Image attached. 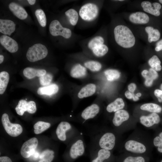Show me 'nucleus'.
<instances>
[{
	"label": "nucleus",
	"mask_w": 162,
	"mask_h": 162,
	"mask_svg": "<svg viewBox=\"0 0 162 162\" xmlns=\"http://www.w3.org/2000/svg\"><path fill=\"white\" fill-rule=\"evenodd\" d=\"M124 147L126 151L136 154L144 153L147 149L146 145L142 141L132 139L125 142Z\"/></svg>",
	"instance_id": "nucleus-10"
},
{
	"label": "nucleus",
	"mask_w": 162,
	"mask_h": 162,
	"mask_svg": "<svg viewBox=\"0 0 162 162\" xmlns=\"http://www.w3.org/2000/svg\"><path fill=\"white\" fill-rule=\"evenodd\" d=\"M148 63L151 68L156 71H160L162 69L161 62L156 55L153 56L148 60Z\"/></svg>",
	"instance_id": "nucleus-33"
},
{
	"label": "nucleus",
	"mask_w": 162,
	"mask_h": 162,
	"mask_svg": "<svg viewBox=\"0 0 162 162\" xmlns=\"http://www.w3.org/2000/svg\"><path fill=\"white\" fill-rule=\"evenodd\" d=\"M65 15L69 18L70 24L75 26L76 25L79 18L78 14L75 10L70 9L65 12Z\"/></svg>",
	"instance_id": "nucleus-32"
},
{
	"label": "nucleus",
	"mask_w": 162,
	"mask_h": 162,
	"mask_svg": "<svg viewBox=\"0 0 162 162\" xmlns=\"http://www.w3.org/2000/svg\"><path fill=\"white\" fill-rule=\"evenodd\" d=\"M16 25L8 20H0V32L5 35H10L15 29Z\"/></svg>",
	"instance_id": "nucleus-18"
},
{
	"label": "nucleus",
	"mask_w": 162,
	"mask_h": 162,
	"mask_svg": "<svg viewBox=\"0 0 162 162\" xmlns=\"http://www.w3.org/2000/svg\"><path fill=\"white\" fill-rule=\"evenodd\" d=\"M9 8L14 14L20 20H24L27 17L28 14L25 9L21 6L12 2L9 5Z\"/></svg>",
	"instance_id": "nucleus-20"
},
{
	"label": "nucleus",
	"mask_w": 162,
	"mask_h": 162,
	"mask_svg": "<svg viewBox=\"0 0 162 162\" xmlns=\"http://www.w3.org/2000/svg\"><path fill=\"white\" fill-rule=\"evenodd\" d=\"M9 80V74L5 71L0 73V94H3L5 91Z\"/></svg>",
	"instance_id": "nucleus-28"
},
{
	"label": "nucleus",
	"mask_w": 162,
	"mask_h": 162,
	"mask_svg": "<svg viewBox=\"0 0 162 162\" xmlns=\"http://www.w3.org/2000/svg\"><path fill=\"white\" fill-rule=\"evenodd\" d=\"M132 98L133 100L134 101H137L139 99L138 97H137L136 95H135V94H134V95Z\"/></svg>",
	"instance_id": "nucleus-48"
},
{
	"label": "nucleus",
	"mask_w": 162,
	"mask_h": 162,
	"mask_svg": "<svg viewBox=\"0 0 162 162\" xmlns=\"http://www.w3.org/2000/svg\"><path fill=\"white\" fill-rule=\"evenodd\" d=\"M159 1L160 2V3L162 4V0H159Z\"/></svg>",
	"instance_id": "nucleus-52"
},
{
	"label": "nucleus",
	"mask_w": 162,
	"mask_h": 162,
	"mask_svg": "<svg viewBox=\"0 0 162 162\" xmlns=\"http://www.w3.org/2000/svg\"><path fill=\"white\" fill-rule=\"evenodd\" d=\"M140 109L152 113H160L162 110V107L159 105L153 103L144 104L140 107Z\"/></svg>",
	"instance_id": "nucleus-30"
},
{
	"label": "nucleus",
	"mask_w": 162,
	"mask_h": 162,
	"mask_svg": "<svg viewBox=\"0 0 162 162\" xmlns=\"http://www.w3.org/2000/svg\"><path fill=\"white\" fill-rule=\"evenodd\" d=\"M96 86L93 84H89L83 87L79 91L78 96L80 98H83L92 96L95 92Z\"/></svg>",
	"instance_id": "nucleus-23"
},
{
	"label": "nucleus",
	"mask_w": 162,
	"mask_h": 162,
	"mask_svg": "<svg viewBox=\"0 0 162 162\" xmlns=\"http://www.w3.org/2000/svg\"><path fill=\"white\" fill-rule=\"evenodd\" d=\"M136 86L135 84L131 83L128 86V91L130 92L133 93L136 89Z\"/></svg>",
	"instance_id": "nucleus-44"
},
{
	"label": "nucleus",
	"mask_w": 162,
	"mask_h": 162,
	"mask_svg": "<svg viewBox=\"0 0 162 162\" xmlns=\"http://www.w3.org/2000/svg\"><path fill=\"white\" fill-rule=\"evenodd\" d=\"M58 90V86L56 84H52L50 86L39 88L37 91V93L40 95H51L57 92Z\"/></svg>",
	"instance_id": "nucleus-25"
},
{
	"label": "nucleus",
	"mask_w": 162,
	"mask_h": 162,
	"mask_svg": "<svg viewBox=\"0 0 162 162\" xmlns=\"http://www.w3.org/2000/svg\"><path fill=\"white\" fill-rule=\"evenodd\" d=\"M124 106L125 104L122 98H118L109 104L106 107V110L110 113L115 112L122 109Z\"/></svg>",
	"instance_id": "nucleus-24"
},
{
	"label": "nucleus",
	"mask_w": 162,
	"mask_h": 162,
	"mask_svg": "<svg viewBox=\"0 0 162 162\" xmlns=\"http://www.w3.org/2000/svg\"><path fill=\"white\" fill-rule=\"evenodd\" d=\"M93 53L96 56L101 57L104 56L108 52V48L104 44L98 46L92 50Z\"/></svg>",
	"instance_id": "nucleus-35"
},
{
	"label": "nucleus",
	"mask_w": 162,
	"mask_h": 162,
	"mask_svg": "<svg viewBox=\"0 0 162 162\" xmlns=\"http://www.w3.org/2000/svg\"><path fill=\"white\" fill-rule=\"evenodd\" d=\"M140 121L141 124L144 126L149 128L155 124H158L160 121V118L156 113H152L147 116H141Z\"/></svg>",
	"instance_id": "nucleus-17"
},
{
	"label": "nucleus",
	"mask_w": 162,
	"mask_h": 162,
	"mask_svg": "<svg viewBox=\"0 0 162 162\" xmlns=\"http://www.w3.org/2000/svg\"><path fill=\"white\" fill-rule=\"evenodd\" d=\"M136 95L138 97H140L141 96V94L140 93H138L136 94Z\"/></svg>",
	"instance_id": "nucleus-50"
},
{
	"label": "nucleus",
	"mask_w": 162,
	"mask_h": 162,
	"mask_svg": "<svg viewBox=\"0 0 162 162\" xmlns=\"http://www.w3.org/2000/svg\"><path fill=\"white\" fill-rule=\"evenodd\" d=\"M55 157V152L53 150L46 149L43 151L40 154L38 162H52Z\"/></svg>",
	"instance_id": "nucleus-29"
},
{
	"label": "nucleus",
	"mask_w": 162,
	"mask_h": 162,
	"mask_svg": "<svg viewBox=\"0 0 162 162\" xmlns=\"http://www.w3.org/2000/svg\"><path fill=\"white\" fill-rule=\"evenodd\" d=\"M69 144L66 156L67 160L68 162H74L85 153L86 145L82 134L80 132Z\"/></svg>",
	"instance_id": "nucleus-2"
},
{
	"label": "nucleus",
	"mask_w": 162,
	"mask_h": 162,
	"mask_svg": "<svg viewBox=\"0 0 162 162\" xmlns=\"http://www.w3.org/2000/svg\"><path fill=\"white\" fill-rule=\"evenodd\" d=\"M155 96L158 98L160 102H162V91L159 89H156L154 92Z\"/></svg>",
	"instance_id": "nucleus-42"
},
{
	"label": "nucleus",
	"mask_w": 162,
	"mask_h": 162,
	"mask_svg": "<svg viewBox=\"0 0 162 162\" xmlns=\"http://www.w3.org/2000/svg\"><path fill=\"white\" fill-rule=\"evenodd\" d=\"M141 74L146 79L145 84L148 87L151 86L153 80L157 79L158 76L157 71L152 68L149 69V71L146 70H143Z\"/></svg>",
	"instance_id": "nucleus-21"
},
{
	"label": "nucleus",
	"mask_w": 162,
	"mask_h": 162,
	"mask_svg": "<svg viewBox=\"0 0 162 162\" xmlns=\"http://www.w3.org/2000/svg\"><path fill=\"white\" fill-rule=\"evenodd\" d=\"M100 111V107L96 104H92L86 108L80 114L81 122L83 123L86 121L95 117Z\"/></svg>",
	"instance_id": "nucleus-14"
},
{
	"label": "nucleus",
	"mask_w": 162,
	"mask_h": 162,
	"mask_svg": "<svg viewBox=\"0 0 162 162\" xmlns=\"http://www.w3.org/2000/svg\"><path fill=\"white\" fill-rule=\"evenodd\" d=\"M4 59V56L2 55H0V64H1L3 61Z\"/></svg>",
	"instance_id": "nucleus-49"
},
{
	"label": "nucleus",
	"mask_w": 162,
	"mask_h": 162,
	"mask_svg": "<svg viewBox=\"0 0 162 162\" xmlns=\"http://www.w3.org/2000/svg\"><path fill=\"white\" fill-rule=\"evenodd\" d=\"M49 31L51 34L54 36H61L66 38H69L72 33L69 28L63 27L60 23L57 20H53L49 26Z\"/></svg>",
	"instance_id": "nucleus-9"
},
{
	"label": "nucleus",
	"mask_w": 162,
	"mask_h": 162,
	"mask_svg": "<svg viewBox=\"0 0 162 162\" xmlns=\"http://www.w3.org/2000/svg\"><path fill=\"white\" fill-rule=\"evenodd\" d=\"M50 125L49 123L38 121L34 125V132L35 134H40L49 128Z\"/></svg>",
	"instance_id": "nucleus-31"
},
{
	"label": "nucleus",
	"mask_w": 162,
	"mask_h": 162,
	"mask_svg": "<svg viewBox=\"0 0 162 162\" xmlns=\"http://www.w3.org/2000/svg\"><path fill=\"white\" fill-rule=\"evenodd\" d=\"M0 162H12L10 159L7 156H1L0 157Z\"/></svg>",
	"instance_id": "nucleus-45"
},
{
	"label": "nucleus",
	"mask_w": 162,
	"mask_h": 162,
	"mask_svg": "<svg viewBox=\"0 0 162 162\" xmlns=\"http://www.w3.org/2000/svg\"><path fill=\"white\" fill-rule=\"evenodd\" d=\"M28 2L31 5L34 4L36 0H28Z\"/></svg>",
	"instance_id": "nucleus-47"
},
{
	"label": "nucleus",
	"mask_w": 162,
	"mask_h": 162,
	"mask_svg": "<svg viewBox=\"0 0 162 162\" xmlns=\"http://www.w3.org/2000/svg\"><path fill=\"white\" fill-rule=\"evenodd\" d=\"M134 94L129 91H127L125 93V95L128 99L132 98Z\"/></svg>",
	"instance_id": "nucleus-46"
},
{
	"label": "nucleus",
	"mask_w": 162,
	"mask_h": 162,
	"mask_svg": "<svg viewBox=\"0 0 162 162\" xmlns=\"http://www.w3.org/2000/svg\"><path fill=\"white\" fill-rule=\"evenodd\" d=\"M35 15L40 25L42 27L46 26V20L44 11L41 9H38L35 12Z\"/></svg>",
	"instance_id": "nucleus-36"
},
{
	"label": "nucleus",
	"mask_w": 162,
	"mask_h": 162,
	"mask_svg": "<svg viewBox=\"0 0 162 162\" xmlns=\"http://www.w3.org/2000/svg\"><path fill=\"white\" fill-rule=\"evenodd\" d=\"M155 49L156 51H159L162 50V39L157 42Z\"/></svg>",
	"instance_id": "nucleus-43"
},
{
	"label": "nucleus",
	"mask_w": 162,
	"mask_h": 162,
	"mask_svg": "<svg viewBox=\"0 0 162 162\" xmlns=\"http://www.w3.org/2000/svg\"><path fill=\"white\" fill-rule=\"evenodd\" d=\"M0 43L9 52L14 53L18 50V46L17 42L10 37L3 35L0 38Z\"/></svg>",
	"instance_id": "nucleus-15"
},
{
	"label": "nucleus",
	"mask_w": 162,
	"mask_h": 162,
	"mask_svg": "<svg viewBox=\"0 0 162 162\" xmlns=\"http://www.w3.org/2000/svg\"><path fill=\"white\" fill-rule=\"evenodd\" d=\"M53 76L50 74L46 73L45 74L39 77L40 84L43 86L49 85L51 82Z\"/></svg>",
	"instance_id": "nucleus-39"
},
{
	"label": "nucleus",
	"mask_w": 162,
	"mask_h": 162,
	"mask_svg": "<svg viewBox=\"0 0 162 162\" xmlns=\"http://www.w3.org/2000/svg\"><path fill=\"white\" fill-rule=\"evenodd\" d=\"M123 162H145V159L142 156H129L125 158Z\"/></svg>",
	"instance_id": "nucleus-41"
},
{
	"label": "nucleus",
	"mask_w": 162,
	"mask_h": 162,
	"mask_svg": "<svg viewBox=\"0 0 162 162\" xmlns=\"http://www.w3.org/2000/svg\"><path fill=\"white\" fill-rule=\"evenodd\" d=\"M114 38L116 43L124 48L133 47L135 43V39L131 30L127 26L119 25L114 30Z\"/></svg>",
	"instance_id": "nucleus-3"
},
{
	"label": "nucleus",
	"mask_w": 162,
	"mask_h": 162,
	"mask_svg": "<svg viewBox=\"0 0 162 162\" xmlns=\"http://www.w3.org/2000/svg\"><path fill=\"white\" fill-rule=\"evenodd\" d=\"M141 5L144 11L156 16L160 14V10L161 8V4L158 2H154L152 4L149 2L144 1L141 3Z\"/></svg>",
	"instance_id": "nucleus-16"
},
{
	"label": "nucleus",
	"mask_w": 162,
	"mask_h": 162,
	"mask_svg": "<svg viewBox=\"0 0 162 162\" xmlns=\"http://www.w3.org/2000/svg\"><path fill=\"white\" fill-rule=\"evenodd\" d=\"M104 74L107 80L110 81L118 79L120 76V72L116 70H107L104 71Z\"/></svg>",
	"instance_id": "nucleus-34"
},
{
	"label": "nucleus",
	"mask_w": 162,
	"mask_h": 162,
	"mask_svg": "<svg viewBox=\"0 0 162 162\" xmlns=\"http://www.w3.org/2000/svg\"><path fill=\"white\" fill-rule=\"evenodd\" d=\"M38 143V139L33 137L23 144L20 150L22 156L25 158H29L34 152Z\"/></svg>",
	"instance_id": "nucleus-11"
},
{
	"label": "nucleus",
	"mask_w": 162,
	"mask_h": 162,
	"mask_svg": "<svg viewBox=\"0 0 162 162\" xmlns=\"http://www.w3.org/2000/svg\"><path fill=\"white\" fill-rule=\"evenodd\" d=\"M86 73V68L80 64L74 66L70 72L71 76L75 78H79L85 76Z\"/></svg>",
	"instance_id": "nucleus-26"
},
{
	"label": "nucleus",
	"mask_w": 162,
	"mask_h": 162,
	"mask_svg": "<svg viewBox=\"0 0 162 162\" xmlns=\"http://www.w3.org/2000/svg\"><path fill=\"white\" fill-rule=\"evenodd\" d=\"M90 162H111L113 159L112 151L90 146Z\"/></svg>",
	"instance_id": "nucleus-5"
},
{
	"label": "nucleus",
	"mask_w": 162,
	"mask_h": 162,
	"mask_svg": "<svg viewBox=\"0 0 162 162\" xmlns=\"http://www.w3.org/2000/svg\"><path fill=\"white\" fill-rule=\"evenodd\" d=\"M130 21L136 24H145L148 22L149 18L146 14L137 12L131 14L129 16Z\"/></svg>",
	"instance_id": "nucleus-19"
},
{
	"label": "nucleus",
	"mask_w": 162,
	"mask_h": 162,
	"mask_svg": "<svg viewBox=\"0 0 162 162\" xmlns=\"http://www.w3.org/2000/svg\"><path fill=\"white\" fill-rule=\"evenodd\" d=\"M160 162H162V160Z\"/></svg>",
	"instance_id": "nucleus-53"
},
{
	"label": "nucleus",
	"mask_w": 162,
	"mask_h": 162,
	"mask_svg": "<svg viewBox=\"0 0 162 162\" xmlns=\"http://www.w3.org/2000/svg\"><path fill=\"white\" fill-rule=\"evenodd\" d=\"M104 42L103 38L100 36H96L92 39L88 44V47L92 50L96 47L103 44Z\"/></svg>",
	"instance_id": "nucleus-37"
},
{
	"label": "nucleus",
	"mask_w": 162,
	"mask_h": 162,
	"mask_svg": "<svg viewBox=\"0 0 162 162\" xmlns=\"http://www.w3.org/2000/svg\"><path fill=\"white\" fill-rule=\"evenodd\" d=\"M56 132L59 140L64 142L68 140L69 143L80 132L70 123L62 121L58 124Z\"/></svg>",
	"instance_id": "nucleus-4"
},
{
	"label": "nucleus",
	"mask_w": 162,
	"mask_h": 162,
	"mask_svg": "<svg viewBox=\"0 0 162 162\" xmlns=\"http://www.w3.org/2000/svg\"><path fill=\"white\" fill-rule=\"evenodd\" d=\"M154 145L158 147V151L162 153V132L159 134L158 136H156L153 141Z\"/></svg>",
	"instance_id": "nucleus-40"
},
{
	"label": "nucleus",
	"mask_w": 162,
	"mask_h": 162,
	"mask_svg": "<svg viewBox=\"0 0 162 162\" xmlns=\"http://www.w3.org/2000/svg\"><path fill=\"white\" fill-rule=\"evenodd\" d=\"M129 118V115L126 110H121L115 112L112 120V124L117 133L123 123Z\"/></svg>",
	"instance_id": "nucleus-12"
},
{
	"label": "nucleus",
	"mask_w": 162,
	"mask_h": 162,
	"mask_svg": "<svg viewBox=\"0 0 162 162\" xmlns=\"http://www.w3.org/2000/svg\"><path fill=\"white\" fill-rule=\"evenodd\" d=\"M2 122L6 131L10 136L16 137L22 132L23 129L21 126L18 124L11 123L7 114L4 113L2 115Z\"/></svg>",
	"instance_id": "nucleus-7"
},
{
	"label": "nucleus",
	"mask_w": 162,
	"mask_h": 162,
	"mask_svg": "<svg viewBox=\"0 0 162 162\" xmlns=\"http://www.w3.org/2000/svg\"><path fill=\"white\" fill-rule=\"evenodd\" d=\"M86 67L93 72L98 71L101 68V64L98 62L95 61H89L84 64Z\"/></svg>",
	"instance_id": "nucleus-38"
},
{
	"label": "nucleus",
	"mask_w": 162,
	"mask_h": 162,
	"mask_svg": "<svg viewBox=\"0 0 162 162\" xmlns=\"http://www.w3.org/2000/svg\"><path fill=\"white\" fill-rule=\"evenodd\" d=\"M15 109L17 114L22 116L26 111L31 114L34 113L36 112L37 108L34 101L27 102L26 100H21L19 101Z\"/></svg>",
	"instance_id": "nucleus-13"
},
{
	"label": "nucleus",
	"mask_w": 162,
	"mask_h": 162,
	"mask_svg": "<svg viewBox=\"0 0 162 162\" xmlns=\"http://www.w3.org/2000/svg\"><path fill=\"white\" fill-rule=\"evenodd\" d=\"M23 73L25 77L30 79L35 76L40 77L43 76L46 74V71L44 69H37L27 67L24 69Z\"/></svg>",
	"instance_id": "nucleus-22"
},
{
	"label": "nucleus",
	"mask_w": 162,
	"mask_h": 162,
	"mask_svg": "<svg viewBox=\"0 0 162 162\" xmlns=\"http://www.w3.org/2000/svg\"><path fill=\"white\" fill-rule=\"evenodd\" d=\"M117 134L114 130L95 126L89 134L91 140L90 146L112 151L117 145Z\"/></svg>",
	"instance_id": "nucleus-1"
},
{
	"label": "nucleus",
	"mask_w": 162,
	"mask_h": 162,
	"mask_svg": "<svg viewBox=\"0 0 162 162\" xmlns=\"http://www.w3.org/2000/svg\"><path fill=\"white\" fill-rule=\"evenodd\" d=\"M98 9L95 4L89 3L82 6L80 10L79 14L83 20L91 21L94 19L98 15Z\"/></svg>",
	"instance_id": "nucleus-8"
},
{
	"label": "nucleus",
	"mask_w": 162,
	"mask_h": 162,
	"mask_svg": "<svg viewBox=\"0 0 162 162\" xmlns=\"http://www.w3.org/2000/svg\"><path fill=\"white\" fill-rule=\"evenodd\" d=\"M160 88L161 90L162 91V83L161 84L160 86Z\"/></svg>",
	"instance_id": "nucleus-51"
},
{
	"label": "nucleus",
	"mask_w": 162,
	"mask_h": 162,
	"mask_svg": "<svg viewBox=\"0 0 162 162\" xmlns=\"http://www.w3.org/2000/svg\"><path fill=\"white\" fill-rule=\"evenodd\" d=\"M48 53L45 46L40 44H37L28 48L26 56L29 61L34 62L44 58Z\"/></svg>",
	"instance_id": "nucleus-6"
},
{
	"label": "nucleus",
	"mask_w": 162,
	"mask_h": 162,
	"mask_svg": "<svg viewBox=\"0 0 162 162\" xmlns=\"http://www.w3.org/2000/svg\"><path fill=\"white\" fill-rule=\"evenodd\" d=\"M145 30L148 34V40L149 43L157 41L160 38V33L158 30L148 26L146 27Z\"/></svg>",
	"instance_id": "nucleus-27"
}]
</instances>
